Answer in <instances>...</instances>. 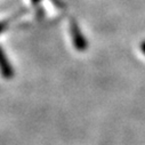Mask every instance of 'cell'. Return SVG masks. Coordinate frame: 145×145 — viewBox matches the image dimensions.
Masks as SVG:
<instances>
[{"mask_svg":"<svg viewBox=\"0 0 145 145\" xmlns=\"http://www.w3.org/2000/svg\"><path fill=\"white\" fill-rule=\"evenodd\" d=\"M0 72H1V74L5 77V78H9L13 73H12V69L7 62V59L5 58L3 52L0 50Z\"/></svg>","mask_w":145,"mask_h":145,"instance_id":"1","label":"cell"}]
</instances>
